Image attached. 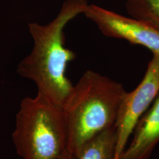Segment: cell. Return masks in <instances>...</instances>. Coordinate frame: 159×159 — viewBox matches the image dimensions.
Instances as JSON below:
<instances>
[{
    "instance_id": "obj_1",
    "label": "cell",
    "mask_w": 159,
    "mask_h": 159,
    "mask_svg": "<svg viewBox=\"0 0 159 159\" xmlns=\"http://www.w3.org/2000/svg\"><path fill=\"white\" fill-rule=\"evenodd\" d=\"M88 5L86 0H66L58 14L49 24L29 23L33 49L17 66L18 75L37 85L38 94L61 108L73 87L66 75L67 65L76 57L74 52L65 47L63 31Z\"/></svg>"
},
{
    "instance_id": "obj_2",
    "label": "cell",
    "mask_w": 159,
    "mask_h": 159,
    "mask_svg": "<svg viewBox=\"0 0 159 159\" xmlns=\"http://www.w3.org/2000/svg\"><path fill=\"white\" fill-rule=\"evenodd\" d=\"M127 91L122 83L97 71L83 73L63 103L68 150L75 154L87 141L114 128Z\"/></svg>"
},
{
    "instance_id": "obj_3",
    "label": "cell",
    "mask_w": 159,
    "mask_h": 159,
    "mask_svg": "<svg viewBox=\"0 0 159 159\" xmlns=\"http://www.w3.org/2000/svg\"><path fill=\"white\" fill-rule=\"evenodd\" d=\"M22 159H58L68 149V130L63 108L42 95L25 97L12 134Z\"/></svg>"
},
{
    "instance_id": "obj_4",
    "label": "cell",
    "mask_w": 159,
    "mask_h": 159,
    "mask_svg": "<svg viewBox=\"0 0 159 159\" xmlns=\"http://www.w3.org/2000/svg\"><path fill=\"white\" fill-rule=\"evenodd\" d=\"M159 94V57L152 56L140 83L134 91H127L119 105L114 128L117 159L128 145L139 120Z\"/></svg>"
},
{
    "instance_id": "obj_5",
    "label": "cell",
    "mask_w": 159,
    "mask_h": 159,
    "mask_svg": "<svg viewBox=\"0 0 159 159\" xmlns=\"http://www.w3.org/2000/svg\"><path fill=\"white\" fill-rule=\"evenodd\" d=\"M83 14L105 36L142 46L150 50L153 56L159 57V30L149 23L136 18L124 16L96 5H89Z\"/></svg>"
},
{
    "instance_id": "obj_6",
    "label": "cell",
    "mask_w": 159,
    "mask_h": 159,
    "mask_svg": "<svg viewBox=\"0 0 159 159\" xmlns=\"http://www.w3.org/2000/svg\"><path fill=\"white\" fill-rule=\"evenodd\" d=\"M159 143V94L139 120L133 139L117 159H148Z\"/></svg>"
},
{
    "instance_id": "obj_7",
    "label": "cell",
    "mask_w": 159,
    "mask_h": 159,
    "mask_svg": "<svg viewBox=\"0 0 159 159\" xmlns=\"http://www.w3.org/2000/svg\"><path fill=\"white\" fill-rule=\"evenodd\" d=\"M116 134L114 127L87 141L75 155V159H114Z\"/></svg>"
},
{
    "instance_id": "obj_8",
    "label": "cell",
    "mask_w": 159,
    "mask_h": 159,
    "mask_svg": "<svg viewBox=\"0 0 159 159\" xmlns=\"http://www.w3.org/2000/svg\"><path fill=\"white\" fill-rule=\"evenodd\" d=\"M131 16L143 20L159 30V0H127Z\"/></svg>"
},
{
    "instance_id": "obj_9",
    "label": "cell",
    "mask_w": 159,
    "mask_h": 159,
    "mask_svg": "<svg viewBox=\"0 0 159 159\" xmlns=\"http://www.w3.org/2000/svg\"><path fill=\"white\" fill-rule=\"evenodd\" d=\"M58 159H75V156L72 152H70L68 149L65 151V152L62 155V156Z\"/></svg>"
}]
</instances>
